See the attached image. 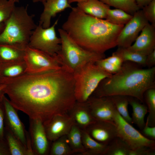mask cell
Masks as SVG:
<instances>
[{
  "label": "cell",
  "mask_w": 155,
  "mask_h": 155,
  "mask_svg": "<svg viewBox=\"0 0 155 155\" xmlns=\"http://www.w3.org/2000/svg\"><path fill=\"white\" fill-rule=\"evenodd\" d=\"M73 73L59 68L12 78L3 90L12 106L44 125L54 115L68 113L76 101Z\"/></svg>",
  "instance_id": "1"
},
{
  "label": "cell",
  "mask_w": 155,
  "mask_h": 155,
  "mask_svg": "<svg viewBox=\"0 0 155 155\" xmlns=\"http://www.w3.org/2000/svg\"><path fill=\"white\" fill-rule=\"evenodd\" d=\"M71 9L62 29L78 44L100 53L117 46L118 37L124 25L114 24L94 17L77 6Z\"/></svg>",
  "instance_id": "2"
},
{
  "label": "cell",
  "mask_w": 155,
  "mask_h": 155,
  "mask_svg": "<svg viewBox=\"0 0 155 155\" xmlns=\"http://www.w3.org/2000/svg\"><path fill=\"white\" fill-rule=\"evenodd\" d=\"M141 66L132 62H124L118 72L100 82L92 96L124 95L143 103L145 92L155 87V66L143 68Z\"/></svg>",
  "instance_id": "3"
},
{
  "label": "cell",
  "mask_w": 155,
  "mask_h": 155,
  "mask_svg": "<svg viewBox=\"0 0 155 155\" xmlns=\"http://www.w3.org/2000/svg\"><path fill=\"white\" fill-rule=\"evenodd\" d=\"M27 7L15 6L0 34V43L28 46L37 25L34 20V15L28 13Z\"/></svg>",
  "instance_id": "4"
},
{
  "label": "cell",
  "mask_w": 155,
  "mask_h": 155,
  "mask_svg": "<svg viewBox=\"0 0 155 155\" xmlns=\"http://www.w3.org/2000/svg\"><path fill=\"white\" fill-rule=\"evenodd\" d=\"M61 39L58 57L60 62L73 74L88 64L105 58L104 53L86 50L79 45L62 28L58 30Z\"/></svg>",
  "instance_id": "5"
},
{
  "label": "cell",
  "mask_w": 155,
  "mask_h": 155,
  "mask_svg": "<svg viewBox=\"0 0 155 155\" xmlns=\"http://www.w3.org/2000/svg\"><path fill=\"white\" fill-rule=\"evenodd\" d=\"M74 92L76 101H87L100 82L112 75L95 63H90L73 74Z\"/></svg>",
  "instance_id": "6"
},
{
  "label": "cell",
  "mask_w": 155,
  "mask_h": 155,
  "mask_svg": "<svg viewBox=\"0 0 155 155\" xmlns=\"http://www.w3.org/2000/svg\"><path fill=\"white\" fill-rule=\"evenodd\" d=\"M57 19L49 27L43 28L39 24L33 31L28 46L44 52L54 57H57L61 49V39L57 35L55 28Z\"/></svg>",
  "instance_id": "7"
},
{
  "label": "cell",
  "mask_w": 155,
  "mask_h": 155,
  "mask_svg": "<svg viewBox=\"0 0 155 155\" xmlns=\"http://www.w3.org/2000/svg\"><path fill=\"white\" fill-rule=\"evenodd\" d=\"M117 127L118 136L134 150L144 147L155 149V140L148 139L125 121L116 111L114 120Z\"/></svg>",
  "instance_id": "8"
},
{
  "label": "cell",
  "mask_w": 155,
  "mask_h": 155,
  "mask_svg": "<svg viewBox=\"0 0 155 155\" xmlns=\"http://www.w3.org/2000/svg\"><path fill=\"white\" fill-rule=\"evenodd\" d=\"M3 102L5 110V125L27 150L30 155H34L29 132L26 131L16 109L9 100L4 96Z\"/></svg>",
  "instance_id": "9"
},
{
  "label": "cell",
  "mask_w": 155,
  "mask_h": 155,
  "mask_svg": "<svg viewBox=\"0 0 155 155\" xmlns=\"http://www.w3.org/2000/svg\"><path fill=\"white\" fill-rule=\"evenodd\" d=\"M148 23L142 9L136 11L121 30L117 38V46L124 48L130 46Z\"/></svg>",
  "instance_id": "10"
},
{
  "label": "cell",
  "mask_w": 155,
  "mask_h": 155,
  "mask_svg": "<svg viewBox=\"0 0 155 155\" xmlns=\"http://www.w3.org/2000/svg\"><path fill=\"white\" fill-rule=\"evenodd\" d=\"M24 60L32 71L40 72L62 67L58 56L55 57L38 50L27 46Z\"/></svg>",
  "instance_id": "11"
},
{
  "label": "cell",
  "mask_w": 155,
  "mask_h": 155,
  "mask_svg": "<svg viewBox=\"0 0 155 155\" xmlns=\"http://www.w3.org/2000/svg\"><path fill=\"white\" fill-rule=\"evenodd\" d=\"M87 102L91 114L96 121L114 123L116 110L111 96H91Z\"/></svg>",
  "instance_id": "12"
},
{
  "label": "cell",
  "mask_w": 155,
  "mask_h": 155,
  "mask_svg": "<svg viewBox=\"0 0 155 155\" xmlns=\"http://www.w3.org/2000/svg\"><path fill=\"white\" fill-rule=\"evenodd\" d=\"M29 133L34 155L47 154L49 150V140L42 121L29 118Z\"/></svg>",
  "instance_id": "13"
},
{
  "label": "cell",
  "mask_w": 155,
  "mask_h": 155,
  "mask_svg": "<svg viewBox=\"0 0 155 155\" xmlns=\"http://www.w3.org/2000/svg\"><path fill=\"white\" fill-rule=\"evenodd\" d=\"M73 124L72 119L68 113L54 115L47 124L44 125L49 140L53 142L67 135Z\"/></svg>",
  "instance_id": "14"
},
{
  "label": "cell",
  "mask_w": 155,
  "mask_h": 155,
  "mask_svg": "<svg viewBox=\"0 0 155 155\" xmlns=\"http://www.w3.org/2000/svg\"><path fill=\"white\" fill-rule=\"evenodd\" d=\"M85 130L94 140L107 145L118 136L114 123L96 121Z\"/></svg>",
  "instance_id": "15"
},
{
  "label": "cell",
  "mask_w": 155,
  "mask_h": 155,
  "mask_svg": "<svg viewBox=\"0 0 155 155\" xmlns=\"http://www.w3.org/2000/svg\"><path fill=\"white\" fill-rule=\"evenodd\" d=\"M127 48L145 56L153 51L155 50V26L148 23L134 43Z\"/></svg>",
  "instance_id": "16"
},
{
  "label": "cell",
  "mask_w": 155,
  "mask_h": 155,
  "mask_svg": "<svg viewBox=\"0 0 155 155\" xmlns=\"http://www.w3.org/2000/svg\"><path fill=\"white\" fill-rule=\"evenodd\" d=\"M42 3L44 9L40 15L39 24L44 28L50 26L51 19L57 14L72 7L68 0H46Z\"/></svg>",
  "instance_id": "17"
},
{
  "label": "cell",
  "mask_w": 155,
  "mask_h": 155,
  "mask_svg": "<svg viewBox=\"0 0 155 155\" xmlns=\"http://www.w3.org/2000/svg\"><path fill=\"white\" fill-rule=\"evenodd\" d=\"M68 114L72 118L73 124L81 129H86L96 121L91 114L87 101H76Z\"/></svg>",
  "instance_id": "18"
},
{
  "label": "cell",
  "mask_w": 155,
  "mask_h": 155,
  "mask_svg": "<svg viewBox=\"0 0 155 155\" xmlns=\"http://www.w3.org/2000/svg\"><path fill=\"white\" fill-rule=\"evenodd\" d=\"M77 5L85 13L100 19H105L110 7L99 0H86L77 3Z\"/></svg>",
  "instance_id": "19"
},
{
  "label": "cell",
  "mask_w": 155,
  "mask_h": 155,
  "mask_svg": "<svg viewBox=\"0 0 155 155\" xmlns=\"http://www.w3.org/2000/svg\"><path fill=\"white\" fill-rule=\"evenodd\" d=\"M4 44L5 45L0 46V57L2 59L12 61L24 60L28 46L18 44Z\"/></svg>",
  "instance_id": "20"
},
{
  "label": "cell",
  "mask_w": 155,
  "mask_h": 155,
  "mask_svg": "<svg viewBox=\"0 0 155 155\" xmlns=\"http://www.w3.org/2000/svg\"><path fill=\"white\" fill-rule=\"evenodd\" d=\"M81 130L82 144L85 150L83 155H105L108 145L94 140L85 129Z\"/></svg>",
  "instance_id": "21"
},
{
  "label": "cell",
  "mask_w": 155,
  "mask_h": 155,
  "mask_svg": "<svg viewBox=\"0 0 155 155\" xmlns=\"http://www.w3.org/2000/svg\"><path fill=\"white\" fill-rule=\"evenodd\" d=\"M129 101L132 109L131 117L132 123L142 130L146 124L145 117L148 113L147 107L138 100L132 97L129 96Z\"/></svg>",
  "instance_id": "22"
},
{
  "label": "cell",
  "mask_w": 155,
  "mask_h": 155,
  "mask_svg": "<svg viewBox=\"0 0 155 155\" xmlns=\"http://www.w3.org/2000/svg\"><path fill=\"white\" fill-rule=\"evenodd\" d=\"M68 144L74 153L83 155L85 150L83 145L81 129L73 124L67 135Z\"/></svg>",
  "instance_id": "23"
},
{
  "label": "cell",
  "mask_w": 155,
  "mask_h": 155,
  "mask_svg": "<svg viewBox=\"0 0 155 155\" xmlns=\"http://www.w3.org/2000/svg\"><path fill=\"white\" fill-rule=\"evenodd\" d=\"M4 138L7 143L10 155H30L27 150L5 126Z\"/></svg>",
  "instance_id": "24"
},
{
  "label": "cell",
  "mask_w": 155,
  "mask_h": 155,
  "mask_svg": "<svg viewBox=\"0 0 155 155\" xmlns=\"http://www.w3.org/2000/svg\"><path fill=\"white\" fill-rule=\"evenodd\" d=\"M113 53L119 57L123 62H132L145 67L146 56L130 50L127 48L119 47Z\"/></svg>",
  "instance_id": "25"
},
{
  "label": "cell",
  "mask_w": 155,
  "mask_h": 155,
  "mask_svg": "<svg viewBox=\"0 0 155 155\" xmlns=\"http://www.w3.org/2000/svg\"><path fill=\"white\" fill-rule=\"evenodd\" d=\"M111 96L117 112L125 121L132 125L133 123L131 117L128 110L129 96L122 95Z\"/></svg>",
  "instance_id": "26"
},
{
  "label": "cell",
  "mask_w": 155,
  "mask_h": 155,
  "mask_svg": "<svg viewBox=\"0 0 155 155\" xmlns=\"http://www.w3.org/2000/svg\"><path fill=\"white\" fill-rule=\"evenodd\" d=\"M145 100L147 105L148 115L146 122L151 127L155 126V87L147 90L144 94Z\"/></svg>",
  "instance_id": "27"
},
{
  "label": "cell",
  "mask_w": 155,
  "mask_h": 155,
  "mask_svg": "<svg viewBox=\"0 0 155 155\" xmlns=\"http://www.w3.org/2000/svg\"><path fill=\"white\" fill-rule=\"evenodd\" d=\"M131 150L126 143L117 136L108 145L105 155H129Z\"/></svg>",
  "instance_id": "28"
},
{
  "label": "cell",
  "mask_w": 155,
  "mask_h": 155,
  "mask_svg": "<svg viewBox=\"0 0 155 155\" xmlns=\"http://www.w3.org/2000/svg\"><path fill=\"white\" fill-rule=\"evenodd\" d=\"M133 15L119 9H109L105 20L116 25H125L132 18Z\"/></svg>",
  "instance_id": "29"
},
{
  "label": "cell",
  "mask_w": 155,
  "mask_h": 155,
  "mask_svg": "<svg viewBox=\"0 0 155 155\" xmlns=\"http://www.w3.org/2000/svg\"><path fill=\"white\" fill-rule=\"evenodd\" d=\"M110 6L121 9L133 15L140 9L135 0H99Z\"/></svg>",
  "instance_id": "30"
},
{
  "label": "cell",
  "mask_w": 155,
  "mask_h": 155,
  "mask_svg": "<svg viewBox=\"0 0 155 155\" xmlns=\"http://www.w3.org/2000/svg\"><path fill=\"white\" fill-rule=\"evenodd\" d=\"M53 142L50 155H70L74 153L68 142L67 135L63 136Z\"/></svg>",
  "instance_id": "31"
},
{
  "label": "cell",
  "mask_w": 155,
  "mask_h": 155,
  "mask_svg": "<svg viewBox=\"0 0 155 155\" xmlns=\"http://www.w3.org/2000/svg\"><path fill=\"white\" fill-rule=\"evenodd\" d=\"M24 66L23 64H12L4 69V74L11 78L22 75L25 69Z\"/></svg>",
  "instance_id": "32"
},
{
  "label": "cell",
  "mask_w": 155,
  "mask_h": 155,
  "mask_svg": "<svg viewBox=\"0 0 155 155\" xmlns=\"http://www.w3.org/2000/svg\"><path fill=\"white\" fill-rule=\"evenodd\" d=\"M142 9L148 22L155 26V0H152Z\"/></svg>",
  "instance_id": "33"
},
{
  "label": "cell",
  "mask_w": 155,
  "mask_h": 155,
  "mask_svg": "<svg viewBox=\"0 0 155 155\" xmlns=\"http://www.w3.org/2000/svg\"><path fill=\"white\" fill-rule=\"evenodd\" d=\"M95 63L104 71L111 74H114L118 72L121 67L108 62L105 60L104 58L98 60Z\"/></svg>",
  "instance_id": "34"
},
{
  "label": "cell",
  "mask_w": 155,
  "mask_h": 155,
  "mask_svg": "<svg viewBox=\"0 0 155 155\" xmlns=\"http://www.w3.org/2000/svg\"><path fill=\"white\" fill-rule=\"evenodd\" d=\"M155 149L144 147L134 150H131L129 155H155Z\"/></svg>",
  "instance_id": "35"
},
{
  "label": "cell",
  "mask_w": 155,
  "mask_h": 155,
  "mask_svg": "<svg viewBox=\"0 0 155 155\" xmlns=\"http://www.w3.org/2000/svg\"><path fill=\"white\" fill-rule=\"evenodd\" d=\"M141 130L140 132L145 137L150 140H155V126H150L146 123L145 126Z\"/></svg>",
  "instance_id": "36"
},
{
  "label": "cell",
  "mask_w": 155,
  "mask_h": 155,
  "mask_svg": "<svg viewBox=\"0 0 155 155\" xmlns=\"http://www.w3.org/2000/svg\"><path fill=\"white\" fill-rule=\"evenodd\" d=\"M5 110L3 102H0V139L4 138L5 130Z\"/></svg>",
  "instance_id": "37"
},
{
  "label": "cell",
  "mask_w": 155,
  "mask_h": 155,
  "mask_svg": "<svg viewBox=\"0 0 155 155\" xmlns=\"http://www.w3.org/2000/svg\"><path fill=\"white\" fill-rule=\"evenodd\" d=\"M104 59L108 62L120 67L121 66L123 62L119 57L113 53L111 56L105 58Z\"/></svg>",
  "instance_id": "38"
},
{
  "label": "cell",
  "mask_w": 155,
  "mask_h": 155,
  "mask_svg": "<svg viewBox=\"0 0 155 155\" xmlns=\"http://www.w3.org/2000/svg\"><path fill=\"white\" fill-rule=\"evenodd\" d=\"M155 65V50L146 56L145 66L148 68H151Z\"/></svg>",
  "instance_id": "39"
},
{
  "label": "cell",
  "mask_w": 155,
  "mask_h": 155,
  "mask_svg": "<svg viewBox=\"0 0 155 155\" xmlns=\"http://www.w3.org/2000/svg\"><path fill=\"white\" fill-rule=\"evenodd\" d=\"M0 155H10L8 147L5 139H0Z\"/></svg>",
  "instance_id": "40"
},
{
  "label": "cell",
  "mask_w": 155,
  "mask_h": 155,
  "mask_svg": "<svg viewBox=\"0 0 155 155\" xmlns=\"http://www.w3.org/2000/svg\"><path fill=\"white\" fill-rule=\"evenodd\" d=\"M140 9L148 4L153 0H135Z\"/></svg>",
  "instance_id": "41"
},
{
  "label": "cell",
  "mask_w": 155,
  "mask_h": 155,
  "mask_svg": "<svg viewBox=\"0 0 155 155\" xmlns=\"http://www.w3.org/2000/svg\"><path fill=\"white\" fill-rule=\"evenodd\" d=\"M3 86L0 87V102H2L4 96L3 94L5 93L3 90Z\"/></svg>",
  "instance_id": "42"
},
{
  "label": "cell",
  "mask_w": 155,
  "mask_h": 155,
  "mask_svg": "<svg viewBox=\"0 0 155 155\" xmlns=\"http://www.w3.org/2000/svg\"><path fill=\"white\" fill-rule=\"evenodd\" d=\"M86 0H68L69 3L71 4V3L74 2H77V3L82 2Z\"/></svg>",
  "instance_id": "43"
},
{
  "label": "cell",
  "mask_w": 155,
  "mask_h": 155,
  "mask_svg": "<svg viewBox=\"0 0 155 155\" xmlns=\"http://www.w3.org/2000/svg\"><path fill=\"white\" fill-rule=\"evenodd\" d=\"M5 27V24H3L2 23H0V32H2Z\"/></svg>",
  "instance_id": "44"
},
{
  "label": "cell",
  "mask_w": 155,
  "mask_h": 155,
  "mask_svg": "<svg viewBox=\"0 0 155 155\" xmlns=\"http://www.w3.org/2000/svg\"><path fill=\"white\" fill-rule=\"evenodd\" d=\"M46 0H32V1L33 3H36L37 2H40L43 3Z\"/></svg>",
  "instance_id": "45"
},
{
  "label": "cell",
  "mask_w": 155,
  "mask_h": 155,
  "mask_svg": "<svg viewBox=\"0 0 155 155\" xmlns=\"http://www.w3.org/2000/svg\"><path fill=\"white\" fill-rule=\"evenodd\" d=\"M14 3H18L19 2L20 0H11Z\"/></svg>",
  "instance_id": "46"
}]
</instances>
